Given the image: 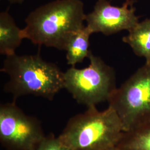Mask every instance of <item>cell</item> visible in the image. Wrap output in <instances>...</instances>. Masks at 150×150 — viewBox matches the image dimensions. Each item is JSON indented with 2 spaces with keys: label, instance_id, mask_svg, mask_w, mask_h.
<instances>
[{
  "label": "cell",
  "instance_id": "1",
  "mask_svg": "<svg viewBox=\"0 0 150 150\" xmlns=\"http://www.w3.org/2000/svg\"><path fill=\"white\" fill-rule=\"evenodd\" d=\"M86 15L81 0H54L27 15L22 37L39 46L65 50L71 38L85 26Z\"/></svg>",
  "mask_w": 150,
  "mask_h": 150
},
{
  "label": "cell",
  "instance_id": "2",
  "mask_svg": "<svg viewBox=\"0 0 150 150\" xmlns=\"http://www.w3.org/2000/svg\"><path fill=\"white\" fill-rule=\"evenodd\" d=\"M1 72L9 76L4 90L11 93L14 101L26 95L52 101L64 88V72L56 64L45 61L38 53L6 56Z\"/></svg>",
  "mask_w": 150,
  "mask_h": 150
},
{
  "label": "cell",
  "instance_id": "3",
  "mask_svg": "<svg viewBox=\"0 0 150 150\" xmlns=\"http://www.w3.org/2000/svg\"><path fill=\"white\" fill-rule=\"evenodd\" d=\"M124 132L113 108L100 111L92 106L70 118L59 137L73 150H107L117 146Z\"/></svg>",
  "mask_w": 150,
  "mask_h": 150
},
{
  "label": "cell",
  "instance_id": "4",
  "mask_svg": "<svg viewBox=\"0 0 150 150\" xmlns=\"http://www.w3.org/2000/svg\"><path fill=\"white\" fill-rule=\"evenodd\" d=\"M90 64L83 69L71 66L64 72V88L76 102L87 107L108 102L117 88L114 69L90 51Z\"/></svg>",
  "mask_w": 150,
  "mask_h": 150
},
{
  "label": "cell",
  "instance_id": "5",
  "mask_svg": "<svg viewBox=\"0 0 150 150\" xmlns=\"http://www.w3.org/2000/svg\"><path fill=\"white\" fill-rule=\"evenodd\" d=\"M108 106L117 113L127 131L150 121V61L117 88Z\"/></svg>",
  "mask_w": 150,
  "mask_h": 150
},
{
  "label": "cell",
  "instance_id": "6",
  "mask_svg": "<svg viewBox=\"0 0 150 150\" xmlns=\"http://www.w3.org/2000/svg\"><path fill=\"white\" fill-rule=\"evenodd\" d=\"M41 123L13 102L0 106V142L7 150H35L45 137Z\"/></svg>",
  "mask_w": 150,
  "mask_h": 150
},
{
  "label": "cell",
  "instance_id": "7",
  "mask_svg": "<svg viewBox=\"0 0 150 150\" xmlns=\"http://www.w3.org/2000/svg\"><path fill=\"white\" fill-rule=\"evenodd\" d=\"M134 0H125L121 6L108 0H97L93 10L86 14V26L92 33L110 36L123 30L130 31L139 22Z\"/></svg>",
  "mask_w": 150,
  "mask_h": 150
},
{
  "label": "cell",
  "instance_id": "8",
  "mask_svg": "<svg viewBox=\"0 0 150 150\" xmlns=\"http://www.w3.org/2000/svg\"><path fill=\"white\" fill-rule=\"evenodd\" d=\"M23 38L22 29L16 25L9 8L0 13V54L6 56L16 54Z\"/></svg>",
  "mask_w": 150,
  "mask_h": 150
},
{
  "label": "cell",
  "instance_id": "9",
  "mask_svg": "<svg viewBox=\"0 0 150 150\" xmlns=\"http://www.w3.org/2000/svg\"><path fill=\"white\" fill-rule=\"evenodd\" d=\"M124 43L128 44L137 56L150 61V18L139 22L129 34L122 38Z\"/></svg>",
  "mask_w": 150,
  "mask_h": 150
},
{
  "label": "cell",
  "instance_id": "10",
  "mask_svg": "<svg viewBox=\"0 0 150 150\" xmlns=\"http://www.w3.org/2000/svg\"><path fill=\"white\" fill-rule=\"evenodd\" d=\"M92 34L93 33L85 25L71 38L65 50L67 64L75 66L88 57L91 51L89 50V45Z\"/></svg>",
  "mask_w": 150,
  "mask_h": 150
},
{
  "label": "cell",
  "instance_id": "11",
  "mask_svg": "<svg viewBox=\"0 0 150 150\" xmlns=\"http://www.w3.org/2000/svg\"><path fill=\"white\" fill-rule=\"evenodd\" d=\"M116 147L120 150H150V121L124 132Z\"/></svg>",
  "mask_w": 150,
  "mask_h": 150
},
{
  "label": "cell",
  "instance_id": "12",
  "mask_svg": "<svg viewBox=\"0 0 150 150\" xmlns=\"http://www.w3.org/2000/svg\"><path fill=\"white\" fill-rule=\"evenodd\" d=\"M35 150H73L66 145L59 136L54 137L52 134L45 136Z\"/></svg>",
  "mask_w": 150,
  "mask_h": 150
},
{
  "label": "cell",
  "instance_id": "13",
  "mask_svg": "<svg viewBox=\"0 0 150 150\" xmlns=\"http://www.w3.org/2000/svg\"><path fill=\"white\" fill-rule=\"evenodd\" d=\"M11 5H21L25 0H6Z\"/></svg>",
  "mask_w": 150,
  "mask_h": 150
},
{
  "label": "cell",
  "instance_id": "14",
  "mask_svg": "<svg viewBox=\"0 0 150 150\" xmlns=\"http://www.w3.org/2000/svg\"><path fill=\"white\" fill-rule=\"evenodd\" d=\"M120 150L118 149V148L116 146V147H112V148H111V149H108V150Z\"/></svg>",
  "mask_w": 150,
  "mask_h": 150
}]
</instances>
